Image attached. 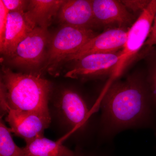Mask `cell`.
Returning a JSON list of instances; mask_svg holds the SVG:
<instances>
[{
  "label": "cell",
  "instance_id": "obj_1",
  "mask_svg": "<svg viewBox=\"0 0 156 156\" xmlns=\"http://www.w3.org/2000/svg\"><path fill=\"white\" fill-rule=\"evenodd\" d=\"M98 103L101 112V134L106 139L127 129L156 128V112L146 76L141 73L106 84Z\"/></svg>",
  "mask_w": 156,
  "mask_h": 156
},
{
  "label": "cell",
  "instance_id": "obj_2",
  "mask_svg": "<svg viewBox=\"0 0 156 156\" xmlns=\"http://www.w3.org/2000/svg\"><path fill=\"white\" fill-rule=\"evenodd\" d=\"M51 87L50 81L41 75L15 73L3 66L0 83L1 114H7L10 109L50 112Z\"/></svg>",
  "mask_w": 156,
  "mask_h": 156
},
{
  "label": "cell",
  "instance_id": "obj_3",
  "mask_svg": "<svg viewBox=\"0 0 156 156\" xmlns=\"http://www.w3.org/2000/svg\"><path fill=\"white\" fill-rule=\"evenodd\" d=\"M97 33L92 30L63 25L50 37L43 69L54 73L58 66Z\"/></svg>",
  "mask_w": 156,
  "mask_h": 156
},
{
  "label": "cell",
  "instance_id": "obj_4",
  "mask_svg": "<svg viewBox=\"0 0 156 156\" xmlns=\"http://www.w3.org/2000/svg\"><path fill=\"white\" fill-rule=\"evenodd\" d=\"M156 12V0H151L146 9L129 29L127 40L121 50L119 62L107 84L119 80L137 58L150 33Z\"/></svg>",
  "mask_w": 156,
  "mask_h": 156
},
{
  "label": "cell",
  "instance_id": "obj_5",
  "mask_svg": "<svg viewBox=\"0 0 156 156\" xmlns=\"http://www.w3.org/2000/svg\"><path fill=\"white\" fill-rule=\"evenodd\" d=\"M54 107L60 120L68 127L70 132L82 134L89 127L93 106L76 90L63 89Z\"/></svg>",
  "mask_w": 156,
  "mask_h": 156
},
{
  "label": "cell",
  "instance_id": "obj_6",
  "mask_svg": "<svg viewBox=\"0 0 156 156\" xmlns=\"http://www.w3.org/2000/svg\"><path fill=\"white\" fill-rule=\"evenodd\" d=\"M50 37L48 28L37 27L20 43L14 53L6 58V61L13 66L25 69L43 67Z\"/></svg>",
  "mask_w": 156,
  "mask_h": 156
},
{
  "label": "cell",
  "instance_id": "obj_7",
  "mask_svg": "<svg viewBox=\"0 0 156 156\" xmlns=\"http://www.w3.org/2000/svg\"><path fill=\"white\" fill-rule=\"evenodd\" d=\"M121 50L116 53L89 54L74 62L65 77L83 80L108 78L114 73L120 61Z\"/></svg>",
  "mask_w": 156,
  "mask_h": 156
},
{
  "label": "cell",
  "instance_id": "obj_8",
  "mask_svg": "<svg viewBox=\"0 0 156 156\" xmlns=\"http://www.w3.org/2000/svg\"><path fill=\"white\" fill-rule=\"evenodd\" d=\"M5 120L11 132L24 139L26 143L44 136L45 129L50 126V112L22 111L10 109Z\"/></svg>",
  "mask_w": 156,
  "mask_h": 156
},
{
  "label": "cell",
  "instance_id": "obj_9",
  "mask_svg": "<svg viewBox=\"0 0 156 156\" xmlns=\"http://www.w3.org/2000/svg\"><path fill=\"white\" fill-rule=\"evenodd\" d=\"M95 22L104 30L115 28H130L137 17L121 1L92 0Z\"/></svg>",
  "mask_w": 156,
  "mask_h": 156
},
{
  "label": "cell",
  "instance_id": "obj_10",
  "mask_svg": "<svg viewBox=\"0 0 156 156\" xmlns=\"http://www.w3.org/2000/svg\"><path fill=\"white\" fill-rule=\"evenodd\" d=\"M130 28H115L104 30L91 39L65 61H75L89 54L116 53L122 49Z\"/></svg>",
  "mask_w": 156,
  "mask_h": 156
},
{
  "label": "cell",
  "instance_id": "obj_11",
  "mask_svg": "<svg viewBox=\"0 0 156 156\" xmlns=\"http://www.w3.org/2000/svg\"><path fill=\"white\" fill-rule=\"evenodd\" d=\"M57 16L62 26L89 30L97 27L92 0H65Z\"/></svg>",
  "mask_w": 156,
  "mask_h": 156
},
{
  "label": "cell",
  "instance_id": "obj_12",
  "mask_svg": "<svg viewBox=\"0 0 156 156\" xmlns=\"http://www.w3.org/2000/svg\"><path fill=\"white\" fill-rule=\"evenodd\" d=\"M37 27L24 12H9L4 41L0 44L1 53L10 57L23 40Z\"/></svg>",
  "mask_w": 156,
  "mask_h": 156
},
{
  "label": "cell",
  "instance_id": "obj_13",
  "mask_svg": "<svg viewBox=\"0 0 156 156\" xmlns=\"http://www.w3.org/2000/svg\"><path fill=\"white\" fill-rule=\"evenodd\" d=\"M65 0H30L26 14L37 27L48 28Z\"/></svg>",
  "mask_w": 156,
  "mask_h": 156
},
{
  "label": "cell",
  "instance_id": "obj_14",
  "mask_svg": "<svg viewBox=\"0 0 156 156\" xmlns=\"http://www.w3.org/2000/svg\"><path fill=\"white\" fill-rule=\"evenodd\" d=\"M26 143L22 148L24 156H74V151L44 136L36 138Z\"/></svg>",
  "mask_w": 156,
  "mask_h": 156
},
{
  "label": "cell",
  "instance_id": "obj_15",
  "mask_svg": "<svg viewBox=\"0 0 156 156\" xmlns=\"http://www.w3.org/2000/svg\"><path fill=\"white\" fill-rule=\"evenodd\" d=\"M10 128L4 122H0V156H24L22 148L14 142Z\"/></svg>",
  "mask_w": 156,
  "mask_h": 156
},
{
  "label": "cell",
  "instance_id": "obj_16",
  "mask_svg": "<svg viewBox=\"0 0 156 156\" xmlns=\"http://www.w3.org/2000/svg\"><path fill=\"white\" fill-rule=\"evenodd\" d=\"M144 57L147 66L146 80L152 103L156 112V49L154 47L149 48Z\"/></svg>",
  "mask_w": 156,
  "mask_h": 156
},
{
  "label": "cell",
  "instance_id": "obj_17",
  "mask_svg": "<svg viewBox=\"0 0 156 156\" xmlns=\"http://www.w3.org/2000/svg\"><path fill=\"white\" fill-rule=\"evenodd\" d=\"M151 1V0H123L121 2L128 11L137 18L146 9Z\"/></svg>",
  "mask_w": 156,
  "mask_h": 156
},
{
  "label": "cell",
  "instance_id": "obj_18",
  "mask_svg": "<svg viewBox=\"0 0 156 156\" xmlns=\"http://www.w3.org/2000/svg\"><path fill=\"white\" fill-rule=\"evenodd\" d=\"M9 12H24L27 10L30 1L2 0Z\"/></svg>",
  "mask_w": 156,
  "mask_h": 156
},
{
  "label": "cell",
  "instance_id": "obj_19",
  "mask_svg": "<svg viewBox=\"0 0 156 156\" xmlns=\"http://www.w3.org/2000/svg\"><path fill=\"white\" fill-rule=\"evenodd\" d=\"M9 13L2 0H0V44L2 43L5 38Z\"/></svg>",
  "mask_w": 156,
  "mask_h": 156
},
{
  "label": "cell",
  "instance_id": "obj_20",
  "mask_svg": "<svg viewBox=\"0 0 156 156\" xmlns=\"http://www.w3.org/2000/svg\"><path fill=\"white\" fill-rule=\"evenodd\" d=\"M74 153V156H112L107 152L85 150L79 147L76 148Z\"/></svg>",
  "mask_w": 156,
  "mask_h": 156
},
{
  "label": "cell",
  "instance_id": "obj_21",
  "mask_svg": "<svg viewBox=\"0 0 156 156\" xmlns=\"http://www.w3.org/2000/svg\"><path fill=\"white\" fill-rule=\"evenodd\" d=\"M156 45V12L150 33L144 44L145 48H152Z\"/></svg>",
  "mask_w": 156,
  "mask_h": 156
}]
</instances>
